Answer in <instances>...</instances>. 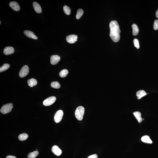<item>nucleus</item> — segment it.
I'll return each mask as SVG.
<instances>
[{
	"instance_id": "c756f323",
	"label": "nucleus",
	"mask_w": 158,
	"mask_h": 158,
	"mask_svg": "<svg viewBox=\"0 0 158 158\" xmlns=\"http://www.w3.org/2000/svg\"><path fill=\"white\" fill-rule=\"evenodd\" d=\"M156 16L157 18H158V9L156 12Z\"/></svg>"
},
{
	"instance_id": "7ed1b4c3",
	"label": "nucleus",
	"mask_w": 158,
	"mask_h": 158,
	"mask_svg": "<svg viewBox=\"0 0 158 158\" xmlns=\"http://www.w3.org/2000/svg\"><path fill=\"white\" fill-rule=\"evenodd\" d=\"M13 108V105L11 103L5 104L1 108V113L4 114H7L11 112Z\"/></svg>"
},
{
	"instance_id": "a211bd4d",
	"label": "nucleus",
	"mask_w": 158,
	"mask_h": 158,
	"mask_svg": "<svg viewBox=\"0 0 158 158\" xmlns=\"http://www.w3.org/2000/svg\"><path fill=\"white\" fill-rule=\"evenodd\" d=\"M141 141L145 143L151 144L152 143V141L148 136L146 135L143 136L141 138Z\"/></svg>"
},
{
	"instance_id": "aec40b11",
	"label": "nucleus",
	"mask_w": 158,
	"mask_h": 158,
	"mask_svg": "<svg viewBox=\"0 0 158 158\" xmlns=\"http://www.w3.org/2000/svg\"><path fill=\"white\" fill-rule=\"evenodd\" d=\"M28 137V135L27 134L23 133L20 134L18 138L20 141H24L27 139Z\"/></svg>"
},
{
	"instance_id": "6ab92c4d",
	"label": "nucleus",
	"mask_w": 158,
	"mask_h": 158,
	"mask_svg": "<svg viewBox=\"0 0 158 158\" xmlns=\"http://www.w3.org/2000/svg\"><path fill=\"white\" fill-rule=\"evenodd\" d=\"M39 154L38 151H35L33 152L30 153L28 155V158H35Z\"/></svg>"
},
{
	"instance_id": "bb28decb",
	"label": "nucleus",
	"mask_w": 158,
	"mask_h": 158,
	"mask_svg": "<svg viewBox=\"0 0 158 158\" xmlns=\"http://www.w3.org/2000/svg\"><path fill=\"white\" fill-rule=\"evenodd\" d=\"M153 28L154 30H158V20H155L154 21Z\"/></svg>"
},
{
	"instance_id": "b1692460",
	"label": "nucleus",
	"mask_w": 158,
	"mask_h": 158,
	"mask_svg": "<svg viewBox=\"0 0 158 158\" xmlns=\"http://www.w3.org/2000/svg\"><path fill=\"white\" fill-rule=\"evenodd\" d=\"M84 14V11L82 9H80L78 10L76 16V18L77 20L79 19Z\"/></svg>"
},
{
	"instance_id": "9b49d317",
	"label": "nucleus",
	"mask_w": 158,
	"mask_h": 158,
	"mask_svg": "<svg viewBox=\"0 0 158 158\" xmlns=\"http://www.w3.org/2000/svg\"><path fill=\"white\" fill-rule=\"evenodd\" d=\"M15 49L13 47L10 46L6 47L4 49V53L6 55L12 54L14 53Z\"/></svg>"
},
{
	"instance_id": "393cba45",
	"label": "nucleus",
	"mask_w": 158,
	"mask_h": 158,
	"mask_svg": "<svg viewBox=\"0 0 158 158\" xmlns=\"http://www.w3.org/2000/svg\"><path fill=\"white\" fill-rule=\"evenodd\" d=\"M63 10L64 13L67 15H70L71 10L69 7L67 6H64L63 7Z\"/></svg>"
},
{
	"instance_id": "f3484780",
	"label": "nucleus",
	"mask_w": 158,
	"mask_h": 158,
	"mask_svg": "<svg viewBox=\"0 0 158 158\" xmlns=\"http://www.w3.org/2000/svg\"><path fill=\"white\" fill-rule=\"evenodd\" d=\"M134 115L137 118L138 123H140L142 122V118L141 117V114L139 112H135L133 113Z\"/></svg>"
},
{
	"instance_id": "1a4fd4ad",
	"label": "nucleus",
	"mask_w": 158,
	"mask_h": 158,
	"mask_svg": "<svg viewBox=\"0 0 158 158\" xmlns=\"http://www.w3.org/2000/svg\"><path fill=\"white\" fill-rule=\"evenodd\" d=\"M24 33L25 36L28 37L35 40L38 39V37L32 31L30 30H25L24 31Z\"/></svg>"
},
{
	"instance_id": "423d86ee",
	"label": "nucleus",
	"mask_w": 158,
	"mask_h": 158,
	"mask_svg": "<svg viewBox=\"0 0 158 158\" xmlns=\"http://www.w3.org/2000/svg\"><path fill=\"white\" fill-rule=\"evenodd\" d=\"M56 98L54 96H51L47 98L43 102V104L45 106H49L54 104L56 100Z\"/></svg>"
},
{
	"instance_id": "dca6fc26",
	"label": "nucleus",
	"mask_w": 158,
	"mask_h": 158,
	"mask_svg": "<svg viewBox=\"0 0 158 158\" xmlns=\"http://www.w3.org/2000/svg\"><path fill=\"white\" fill-rule=\"evenodd\" d=\"M132 27L133 29L132 34L134 36H136L138 34L139 31L138 26L136 24H133L132 25Z\"/></svg>"
},
{
	"instance_id": "20e7f679",
	"label": "nucleus",
	"mask_w": 158,
	"mask_h": 158,
	"mask_svg": "<svg viewBox=\"0 0 158 158\" xmlns=\"http://www.w3.org/2000/svg\"><path fill=\"white\" fill-rule=\"evenodd\" d=\"M29 71L28 66L25 65L21 68L19 73V75L21 78L25 77L28 74Z\"/></svg>"
},
{
	"instance_id": "cd10ccee",
	"label": "nucleus",
	"mask_w": 158,
	"mask_h": 158,
	"mask_svg": "<svg viewBox=\"0 0 158 158\" xmlns=\"http://www.w3.org/2000/svg\"><path fill=\"white\" fill-rule=\"evenodd\" d=\"M98 156L96 154H94L90 155L87 158H98Z\"/></svg>"
},
{
	"instance_id": "f257e3e1",
	"label": "nucleus",
	"mask_w": 158,
	"mask_h": 158,
	"mask_svg": "<svg viewBox=\"0 0 158 158\" xmlns=\"http://www.w3.org/2000/svg\"><path fill=\"white\" fill-rule=\"evenodd\" d=\"M109 26L110 29L109 36L114 42H118L120 39L121 31L118 22L114 20L111 21Z\"/></svg>"
},
{
	"instance_id": "f03ea898",
	"label": "nucleus",
	"mask_w": 158,
	"mask_h": 158,
	"mask_svg": "<svg viewBox=\"0 0 158 158\" xmlns=\"http://www.w3.org/2000/svg\"><path fill=\"white\" fill-rule=\"evenodd\" d=\"M85 110L84 108L82 106H79L76 108L75 111V115L78 120H82L84 114Z\"/></svg>"
},
{
	"instance_id": "5701e85b",
	"label": "nucleus",
	"mask_w": 158,
	"mask_h": 158,
	"mask_svg": "<svg viewBox=\"0 0 158 158\" xmlns=\"http://www.w3.org/2000/svg\"><path fill=\"white\" fill-rule=\"evenodd\" d=\"M51 86L54 89H59L60 87V84L57 81H54L51 84Z\"/></svg>"
},
{
	"instance_id": "4468645a",
	"label": "nucleus",
	"mask_w": 158,
	"mask_h": 158,
	"mask_svg": "<svg viewBox=\"0 0 158 158\" xmlns=\"http://www.w3.org/2000/svg\"><path fill=\"white\" fill-rule=\"evenodd\" d=\"M147 95V93L144 90H139L137 93V99H140L143 97L146 96Z\"/></svg>"
},
{
	"instance_id": "0eeeda50",
	"label": "nucleus",
	"mask_w": 158,
	"mask_h": 158,
	"mask_svg": "<svg viewBox=\"0 0 158 158\" xmlns=\"http://www.w3.org/2000/svg\"><path fill=\"white\" fill-rule=\"evenodd\" d=\"M78 38V36L76 35H70L66 37V40L67 42L70 44H73L77 41Z\"/></svg>"
},
{
	"instance_id": "412c9836",
	"label": "nucleus",
	"mask_w": 158,
	"mask_h": 158,
	"mask_svg": "<svg viewBox=\"0 0 158 158\" xmlns=\"http://www.w3.org/2000/svg\"><path fill=\"white\" fill-rule=\"evenodd\" d=\"M69 73L68 70L66 69H64L62 70L59 73V76L61 77L64 78L66 77L67 75Z\"/></svg>"
},
{
	"instance_id": "ddd939ff",
	"label": "nucleus",
	"mask_w": 158,
	"mask_h": 158,
	"mask_svg": "<svg viewBox=\"0 0 158 158\" xmlns=\"http://www.w3.org/2000/svg\"><path fill=\"white\" fill-rule=\"evenodd\" d=\"M33 6L34 10L37 13L40 14L42 12L41 8L37 2H33Z\"/></svg>"
},
{
	"instance_id": "39448f33",
	"label": "nucleus",
	"mask_w": 158,
	"mask_h": 158,
	"mask_svg": "<svg viewBox=\"0 0 158 158\" xmlns=\"http://www.w3.org/2000/svg\"><path fill=\"white\" fill-rule=\"evenodd\" d=\"M63 115V111L59 110L55 114L54 117V121L56 123H59L61 121Z\"/></svg>"
},
{
	"instance_id": "6e6552de",
	"label": "nucleus",
	"mask_w": 158,
	"mask_h": 158,
	"mask_svg": "<svg viewBox=\"0 0 158 158\" xmlns=\"http://www.w3.org/2000/svg\"><path fill=\"white\" fill-rule=\"evenodd\" d=\"M60 60V57L57 55H54L51 56L50 58V63L52 65H56L57 64Z\"/></svg>"
},
{
	"instance_id": "a878e982",
	"label": "nucleus",
	"mask_w": 158,
	"mask_h": 158,
	"mask_svg": "<svg viewBox=\"0 0 158 158\" xmlns=\"http://www.w3.org/2000/svg\"><path fill=\"white\" fill-rule=\"evenodd\" d=\"M133 43L134 46L137 49H139L140 45L138 40L137 39H134L133 40Z\"/></svg>"
},
{
	"instance_id": "4be33fe9",
	"label": "nucleus",
	"mask_w": 158,
	"mask_h": 158,
	"mask_svg": "<svg viewBox=\"0 0 158 158\" xmlns=\"http://www.w3.org/2000/svg\"><path fill=\"white\" fill-rule=\"evenodd\" d=\"M10 65L8 64H5L0 68V72H4L10 68Z\"/></svg>"
},
{
	"instance_id": "c85d7f7f",
	"label": "nucleus",
	"mask_w": 158,
	"mask_h": 158,
	"mask_svg": "<svg viewBox=\"0 0 158 158\" xmlns=\"http://www.w3.org/2000/svg\"><path fill=\"white\" fill-rule=\"evenodd\" d=\"M6 158H17L16 157L14 156H11V155H8L7 156Z\"/></svg>"
},
{
	"instance_id": "2eb2a0df",
	"label": "nucleus",
	"mask_w": 158,
	"mask_h": 158,
	"mask_svg": "<svg viewBox=\"0 0 158 158\" xmlns=\"http://www.w3.org/2000/svg\"><path fill=\"white\" fill-rule=\"evenodd\" d=\"M28 84L29 86L32 87L36 86L37 84V81L35 79H31L28 80Z\"/></svg>"
},
{
	"instance_id": "9d476101",
	"label": "nucleus",
	"mask_w": 158,
	"mask_h": 158,
	"mask_svg": "<svg viewBox=\"0 0 158 158\" xmlns=\"http://www.w3.org/2000/svg\"><path fill=\"white\" fill-rule=\"evenodd\" d=\"M10 6L12 10L15 11H19L20 10V7L18 3L13 1L10 3Z\"/></svg>"
},
{
	"instance_id": "7c9ffc66",
	"label": "nucleus",
	"mask_w": 158,
	"mask_h": 158,
	"mask_svg": "<svg viewBox=\"0 0 158 158\" xmlns=\"http://www.w3.org/2000/svg\"><path fill=\"white\" fill-rule=\"evenodd\" d=\"M1 24V21H0V24Z\"/></svg>"
},
{
	"instance_id": "f8f14e48",
	"label": "nucleus",
	"mask_w": 158,
	"mask_h": 158,
	"mask_svg": "<svg viewBox=\"0 0 158 158\" xmlns=\"http://www.w3.org/2000/svg\"><path fill=\"white\" fill-rule=\"evenodd\" d=\"M52 152L54 154L59 156L62 153V151L59 148L58 146H53L52 148Z\"/></svg>"
}]
</instances>
